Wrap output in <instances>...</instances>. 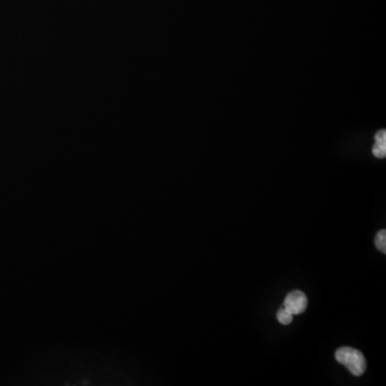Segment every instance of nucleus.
I'll return each mask as SVG.
<instances>
[{"instance_id": "nucleus-1", "label": "nucleus", "mask_w": 386, "mask_h": 386, "mask_svg": "<svg viewBox=\"0 0 386 386\" xmlns=\"http://www.w3.org/2000/svg\"><path fill=\"white\" fill-rule=\"evenodd\" d=\"M335 359L341 365L347 367L355 377H361L367 368L365 357L354 347H341L335 352Z\"/></svg>"}, {"instance_id": "nucleus-2", "label": "nucleus", "mask_w": 386, "mask_h": 386, "mask_svg": "<svg viewBox=\"0 0 386 386\" xmlns=\"http://www.w3.org/2000/svg\"><path fill=\"white\" fill-rule=\"evenodd\" d=\"M307 305H308L307 296L305 295L304 292L298 291V290L288 293L284 302V308L288 312H291L293 316L302 314L306 310Z\"/></svg>"}, {"instance_id": "nucleus-3", "label": "nucleus", "mask_w": 386, "mask_h": 386, "mask_svg": "<svg viewBox=\"0 0 386 386\" xmlns=\"http://www.w3.org/2000/svg\"><path fill=\"white\" fill-rule=\"evenodd\" d=\"M373 154L377 158H384L386 156V132L385 130H380L375 134V144L373 147Z\"/></svg>"}, {"instance_id": "nucleus-4", "label": "nucleus", "mask_w": 386, "mask_h": 386, "mask_svg": "<svg viewBox=\"0 0 386 386\" xmlns=\"http://www.w3.org/2000/svg\"><path fill=\"white\" fill-rule=\"evenodd\" d=\"M277 320L279 321V323H281L282 325L291 324L292 321H293V314H292L291 312H288L284 307V308L278 310Z\"/></svg>"}, {"instance_id": "nucleus-5", "label": "nucleus", "mask_w": 386, "mask_h": 386, "mask_svg": "<svg viewBox=\"0 0 386 386\" xmlns=\"http://www.w3.org/2000/svg\"><path fill=\"white\" fill-rule=\"evenodd\" d=\"M375 243L378 250H380L382 253H386V229L378 232Z\"/></svg>"}]
</instances>
